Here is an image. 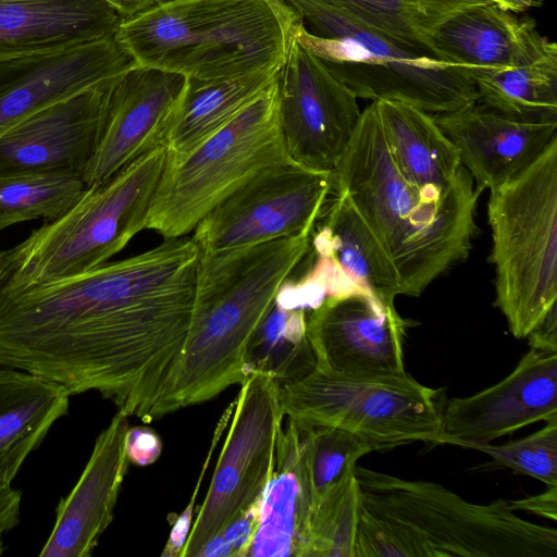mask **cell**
<instances>
[{"label": "cell", "instance_id": "6da1fadb", "mask_svg": "<svg viewBox=\"0 0 557 557\" xmlns=\"http://www.w3.org/2000/svg\"><path fill=\"white\" fill-rule=\"evenodd\" d=\"M199 249L164 239L81 275L0 292V367L97 392L146 423L170 413Z\"/></svg>", "mask_w": 557, "mask_h": 557}, {"label": "cell", "instance_id": "7a4b0ae2", "mask_svg": "<svg viewBox=\"0 0 557 557\" xmlns=\"http://www.w3.org/2000/svg\"><path fill=\"white\" fill-rule=\"evenodd\" d=\"M333 174L334 190L348 196L392 260L401 295L420 296L469 256L483 191L463 166L444 185L406 180L388 151L373 101L361 111Z\"/></svg>", "mask_w": 557, "mask_h": 557}, {"label": "cell", "instance_id": "3957f363", "mask_svg": "<svg viewBox=\"0 0 557 557\" xmlns=\"http://www.w3.org/2000/svg\"><path fill=\"white\" fill-rule=\"evenodd\" d=\"M310 237L277 238L200 252L189 329L175 373L171 412L208 401L247 376L249 345Z\"/></svg>", "mask_w": 557, "mask_h": 557}, {"label": "cell", "instance_id": "277c9868", "mask_svg": "<svg viewBox=\"0 0 557 557\" xmlns=\"http://www.w3.org/2000/svg\"><path fill=\"white\" fill-rule=\"evenodd\" d=\"M300 24L284 0H175L124 18L114 38L137 65L219 79L282 67Z\"/></svg>", "mask_w": 557, "mask_h": 557}, {"label": "cell", "instance_id": "5b68a950", "mask_svg": "<svg viewBox=\"0 0 557 557\" xmlns=\"http://www.w3.org/2000/svg\"><path fill=\"white\" fill-rule=\"evenodd\" d=\"M301 20L295 39L357 98L403 101L430 114L479 101L469 67L447 63L334 0H284Z\"/></svg>", "mask_w": 557, "mask_h": 557}, {"label": "cell", "instance_id": "8992f818", "mask_svg": "<svg viewBox=\"0 0 557 557\" xmlns=\"http://www.w3.org/2000/svg\"><path fill=\"white\" fill-rule=\"evenodd\" d=\"M166 161L162 144L104 183L86 186L61 215L2 251L0 292L63 281L109 262L146 228Z\"/></svg>", "mask_w": 557, "mask_h": 557}, {"label": "cell", "instance_id": "52a82bcc", "mask_svg": "<svg viewBox=\"0 0 557 557\" xmlns=\"http://www.w3.org/2000/svg\"><path fill=\"white\" fill-rule=\"evenodd\" d=\"M364 508L398 528L417 557H556L557 530L522 519L508 502L474 504L431 481L356 466Z\"/></svg>", "mask_w": 557, "mask_h": 557}, {"label": "cell", "instance_id": "ba28073f", "mask_svg": "<svg viewBox=\"0 0 557 557\" xmlns=\"http://www.w3.org/2000/svg\"><path fill=\"white\" fill-rule=\"evenodd\" d=\"M495 306L518 339L556 307L557 136L525 169L490 190Z\"/></svg>", "mask_w": 557, "mask_h": 557}, {"label": "cell", "instance_id": "9c48e42d", "mask_svg": "<svg viewBox=\"0 0 557 557\" xmlns=\"http://www.w3.org/2000/svg\"><path fill=\"white\" fill-rule=\"evenodd\" d=\"M278 81L190 153L168 154L146 230L164 239L186 236L259 171L289 159L280 126Z\"/></svg>", "mask_w": 557, "mask_h": 557}, {"label": "cell", "instance_id": "30bf717a", "mask_svg": "<svg viewBox=\"0 0 557 557\" xmlns=\"http://www.w3.org/2000/svg\"><path fill=\"white\" fill-rule=\"evenodd\" d=\"M284 414L295 422L348 431L375 450L422 442L443 445V388L408 373L388 377L339 376L312 370L280 385Z\"/></svg>", "mask_w": 557, "mask_h": 557}, {"label": "cell", "instance_id": "8fae6325", "mask_svg": "<svg viewBox=\"0 0 557 557\" xmlns=\"http://www.w3.org/2000/svg\"><path fill=\"white\" fill-rule=\"evenodd\" d=\"M240 385L207 495L181 557H197L230 522L260 505L274 474L285 417L280 384L265 373L250 372Z\"/></svg>", "mask_w": 557, "mask_h": 557}, {"label": "cell", "instance_id": "7c38bea8", "mask_svg": "<svg viewBox=\"0 0 557 557\" xmlns=\"http://www.w3.org/2000/svg\"><path fill=\"white\" fill-rule=\"evenodd\" d=\"M334 174L292 159L269 165L219 202L195 227L200 252L243 248L277 238L311 237Z\"/></svg>", "mask_w": 557, "mask_h": 557}, {"label": "cell", "instance_id": "4fadbf2b", "mask_svg": "<svg viewBox=\"0 0 557 557\" xmlns=\"http://www.w3.org/2000/svg\"><path fill=\"white\" fill-rule=\"evenodd\" d=\"M410 326L395 304L363 288L326 294L307 311L314 369L351 377L404 375V345Z\"/></svg>", "mask_w": 557, "mask_h": 557}, {"label": "cell", "instance_id": "5bb4252c", "mask_svg": "<svg viewBox=\"0 0 557 557\" xmlns=\"http://www.w3.org/2000/svg\"><path fill=\"white\" fill-rule=\"evenodd\" d=\"M280 126L293 161L334 172L357 125V96L294 39L280 81Z\"/></svg>", "mask_w": 557, "mask_h": 557}, {"label": "cell", "instance_id": "9a60e30c", "mask_svg": "<svg viewBox=\"0 0 557 557\" xmlns=\"http://www.w3.org/2000/svg\"><path fill=\"white\" fill-rule=\"evenodd\" d=\"M136 62L114 37L0 61V136L37 111L117 81Z\"/></svg>", "mask_w": 557, "mask_h": 557}, {"label": "cell", "instance_id": "2e32d148", "mask_svg": "<svg viewBox=\"0 0 557 557\" xmlns=\"http://www.w3.org/2000/svg\"><path fill=\"white\" fill-rule=\"evenodd\" d=\"M557 420V352L530 348L512 372L468 397L445 399L443 445L472 448Z\"/></svg>", "mask_w": 557, "mask_h": 557}, {"label": "cell", "instance_id": "e0dca14e", "mask_svg": "<svg viewBox=\"0 0 557 557\" xmlns=\"http://www.w3.org/2000/svg\"><path fill=\"white\" fill-rule=\"evenodd\" d=\"M114 83L48 106L3 133L0 176L28 173L83 176L101 139Z\"/></svg>", "mask_w": 557, "mask_h": 557}, {"label": "cell", "instance_id": "ac0fdd59", "mask_svg": "<svg viewBox=\"0 0 557 557\" xmlns=\"http://www.w3.org/2000/svg\"><path fill=\"white\" fill-rule=\"evenodd\" d=\"M184 83L180 74L136 64L113 84L101 139L82 176L86 186L164 144Z\"/></svg>", "mask_w": 557, "mask_h": 557}, {"label": "cell", "instance_id": "d6986e66", "mask_svg": "<svg viewBox=\"0 0 557 557\" xmlns=\"http://www.w3.org/2000/svg\"><path fill=\"white\" fill-rule=\"evenodd\" d=\"M334 191L310 237L314 261L300 280L324 295L360 287L395 304L401 294L392 260L348 196Z\"/></svg>", "mask_w": 557, "mask_h": 557}, {"label": "cell", "instance_id": "ffe728a7", "mask_svg": "<svg viewBox=\"0 0 557 557\" xmlns=\"http://www.w3.org/2000/svg\"><path fill=\"white\" fill-rule=\"evenodd\" d=\"M128 416L122 410L95 441L90 457L69 495L60 499L55 522L40 557H89L113 520L127 472Z\"/></svg>", "mask_w": 557, "mask_h": 557}, {"label": "cell", "instance_id": "44dd1931", "mask_svg": "<svg viewBox=\"0 0 557 557\" xmlns=\"http://www.w3.org/2000/svg\"><path fill=\"white\" fill-rule=\"evenodd\" d=\"M433 116L482 191L517 175L557 136V121L517 120L479 101Z\"/></svg>", "mask_w": 557, "mask_h": 557}, {"label": "cell", "instance_id": "7402d4cb", "mask_svg": "<svg viewBox=\"0 0 557 557\" xmlns=\"http://www.w3.org/2000/svg\"><path fill=\"white\" fill-rule=\"evenodd\" d=\"M122 21L103 0H0V61L114 37Z\"/></svg>", "mask_w": 557, "mask_h": 557}, {"label": "cell", "instance_id": "603a6c76", "mask_svg": "<svg viewBox=\"0 0 557 557\" xmlns=\"http://www.w3.org/2000/svg\"><path fill=\"white\" fill-rule=\"evenodd\" d=\"M307 428L287 418L275 454L274 474L260 505L248 556L306 557L313 497L306 466Z\"/></svg>", "mask_w": 557, "mask_h": 557}, {"label": "cell", "instance_id": "cb8c5ba5", "mask_svg": "<svg viewBox=\"0 0 557 557\" xmlns=\"http://www.w3.org/2000/svg\"><path fill=\"white\" fill-rule=\"evenodd\" d=\"M548 38L535 22L485 3L458 12L440 25L428 50L437 60L485 70L512 69L533 58Z\"/></svg>", "mask_w": 557, "mask_h": 557}, {"label": "cell", "instance_id": "d4e9b609", "mask_svg": "<svg viewBox=\"0 0 557 557\" xmlns=\"http://www.w3.org/2000/svg\"><path fill=\"white\" fill-rule=\"evenodd\" d=\"M70 393L60 384L0 367V485H10L52 425L69 412Z\"/></svg>", "mask_w": 557, "mask_h": 557}, {"label": "cell", "instance_id": "484cf974", "mask_svg": "<svg viewBox=\"0 0 557 557\" xmlns=\"http://www.w3.org/2000/svg\"><path fill=\"white\" fill-rule=\"evenodd\" d=\"M280 73L281 67L230 78L185 77L165 135L169 157L181 159L195 150L268 91Z\"/></svg>", "mask_w": 557, "mask_h": 557}, {"label": "cell", "instance_id": "4316f807", "mask_svg": "<svg viewBox=\"0 0 557 557\" xmlns=\"http://www.w3.org/2000/svg\"><path fill=\"white\" fill-rule=\"evenodd\" d=\"M373 102L388 151L406 180L444 185L455 177L462 166L459 153L433 114L403 101Z\"/></svg>", "mask_w": 557, "mask_h": 557}, {"label": "cell", "instance_id": "83f0119b", "mask_svg": "<svg viewBox=\"0 0 557 557\" xmlns=\"http://www.w3.org/2000/svg\"><path fill=\"white\" fill-rule=\"evenodd\" d=\"M479 102L523 121H557V45L549 39L527 62L512 69L469 67Z\"/></svg>", "mask_w": 557, "mask_h": 557}, {"label": "cell", "instance_id": "f1b7e54d", "mask_svg": "<svg viewBox=\"0 0 557 557\" xmlns=\"http://www.w3.org/2000/svg\"><path fill=\"white\" fill-rule=\"evenodd\" d=\"M307 311L276 296L249 345L247 375L265 373L281 385L314 370L315 357L307 336Z\"/></svg>", "mask_w": 557, "mask_h": 557}, {"label": "cell", "instance_id": "f546056e", "mask_svg": "<svg viewBox=\"0 0 557 557\" xmlns=\"http://www.w3.org/2000/svg\"><path fill=\"white\" fill-rule=\"evenodd\" d=\"M81 175L28 173L0 176V232L35 219L52 220L85 190Z\"/></svg>", "mask_w": 557, "mask_h": 557}, {"label": "cell", "instance_id": "4dcf8cb0", "mask_svg": "<svg viewBox=\"0 0 557 557\" xmlns=\"http://www.w3.org/2000/svg\"><path fill=\"white\" fill-rule=\"evenodd\" d=\"M411 45L428 50L442 23L460 11L490 0H334ZM430 53V52H429Z\"/></svg>", "mask_w": 557, "mask_h": 557}, {"label": "cell", "instance_id": "1f68e13d", "mask_svg": "<svg viewBox=\"0 0 557 557\" xmlns=\"http://www.w3.org/2000/svg\"><path fill=\"white\" fill-rule=\"evenodd\" d=\"M362 498L355 470L313 505L306 557H355Z\"/></svg>", "mask_w": 557, "mask_h": 557}, {"label": "cell", "instance_id": "d6a6232c", "mask_svg": "<svg viewBox=\"0 0 557 557\" xmlns=\"http://www.w3.org/2000/svg\"><path fill=\"white\" fill-rule=\"evenodd\" d=\"M306 428V466L314 505L332 486L355 470L362 456L374 449L361 437L343 429Z\"/></svg>", "mask_w": 557, "mask_h": 557}, {"label": "cell", "instance_id": "836d02e7", "mask_svg": "<svg viewBox=\"0 0 557 557\" xmlns=\"http://www.w3.org/2000/svg\"><path fill=\"white\" fill-rule=\"evenodd\" d=\"M515 472L532 476L547 486H557V420L545 422L536 432L502 445L472 447Z\"/></svg>", "mask_w": 557, "mask_h": 557}, {"label": "cell", "instance_id": "e575fe53", "mask_svg": "<svg viewBox=\"0 0 557 557\" xmlns=\"http://www.w3.org/2000/svg\"><path fill=\"white\" fill-rule=\"evenodd\" d=\"M355 557H414V550L394 524L372 515L362 504Z\"/></svg>", "mask_w": 557, "mask_h": 557}, {"label": "cell", "instance_id": "d590c367", "mask_svg": "<svg viewBox=\"0 0 557 557\" xmlns=\"http://www.w3.org/2000/svg\"><path fill=\"white\" fill-rule=\"evenodd\" d=\"M260 505L230 522L199 550L197 557L248 556L259 524Z\"/></svg>", "mask_w": 557, "mask_h": 557}, {"label": "cell", "instance_id": "8d00e7d4", "mask_svg": "<svg viewBox=\"0 0 557 557\" xmlns=\"http://www.w3.org/2000/svg\"><path fill=\"white\" fill-rule=\"evenodd\" d=\"M162 453V441L150 428H128L126 434V456L129 463L148 466L153 463Z\"/></svg>", "mask_w": 557, "mask_h": 557}, {"label": "cell", "instance_id": "74e56055", "mask_svg": "<svg viewBox=\"0 0 557 557\" xmlns=\"http://www.w3.org/2000/svg\"><path fill=\"white\" fill-rule=\"evenodd\" d=\"M22 491L10 485H0V556L5 552L4 536L20 521Z\"/></svg>", "mask_w": 557, "mask_h": 557}, {"label": "cell", "instance_id": "f35d334b", "mask_svg": "<svg viewBox=\"0 0 557 557\" xmlns=\"http://www.w3.org/2000/svg\"><path fill=\"white\" fill-rule=\"evenodd\" d=\"M510 509L535 513L552 521L557 520V486H547L546 491L521 499L509 500Z\"/></svg>", "mask_w": 557, "mask_h": 557}, {"label": "cell", "instance_id": "ab89813d", "mask_svg": "<svg viewBox=\"0 0 557 557\" xmlns=\"http://www.w3.org/2000/svg\"><path fill=\"white\" fill-rule=\"evenodd\" d=\"M530 348L557 352V306L527 336Z\"/></svg>", "mask_w": 557, "mask_h": 557}, {"label": "cell", "instance_id": "60d3db41", "mask_svg": "<svg viewBox=\"0 0 557 557\" xmlns=\"http://www.w3.org/2000/svg\"><path fill=\"white\" fill-rule=\"evenodd\" d=\"M109 3L122 17L136 16L157 4L153 0H103Z\"/></svg>", "mask_w": 557, "mask_h": 557}, {"label": "cell", "instance_id": "b9f144b4", "mask_svg": "<svg viewBox=\"0 0 557 557\" xmlns=\"http://www.w3.org/2000/svg\"><path fill=\"white\" fill-rule=\"evenodd\" d=\"M492 3L512 13H521L536 4V0H490Z\"/></svg>", "mask_w": 557, "mask_h": 557}, {"label": "cell", "instance_id": "7bdbcfd3", "mask_svg": "<svg viewBox=\"0 0 557 557\" xmlns=\"http://www.w3.org/2000/svg\"><path fill=\"white\" fill-rule=\"evenodd\" d=\"M153 1L157 5H164V4L171 3L175 0H153Z\"/></svg>", "mask_w": 557, "mask_h": 557}, {"label": "cell", "instance_id": "ee69618b", "mask_svg": "<svg viewBox=\"0 0 557 557\" xmlns=\"http://www.w3.org/2000/svg\"><path fill=\"white\" fill-rule=\"evenodd\" d=\"M2 250H0V260H1Z\"/></svg>", "mask_w": 557, "mask_h": 557}]
</instances>
